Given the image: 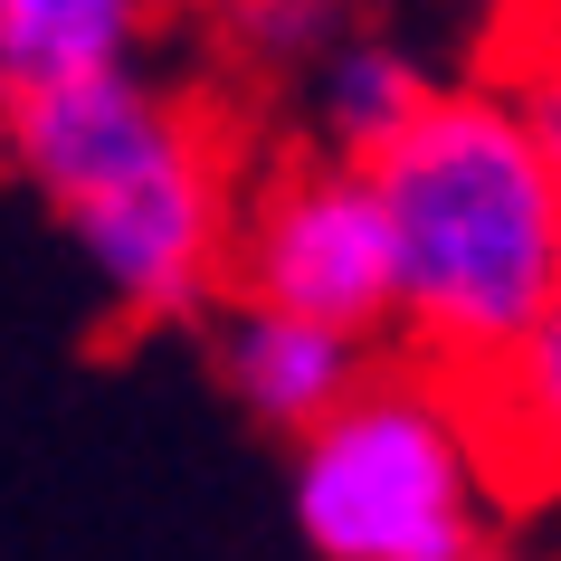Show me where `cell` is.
Wrapping results in <instances>:
<instances>
[{
	"mask_svg": "<svg viewBox=\"0 0 561 561\" xmlns=\"http://www.w3.org/2000/svg\"><path fill=\"white\" fill-rule=\"evenodd\" d=\"M0 162L30 181L124 324H191L229 296L238 152L201 95L95 67L10 95Z\"/></svg>",
	"mask_w": 561,
	"mask_h": 561,
	"instance_id": "6da1fadb",
	"label": "cell"
},
{
	"mask_svg": "<svg viewBox=\"0 0 561 561\" xmlns=\"http://www.w3.org/2000/svg\"><path fill=\"white\" fill-rule=\"evenodd\" d=\"M362 172L390 219V333L428 371L476 381L561 305V172L514 87H428Z\"/></svg>",
	"mask_w": 561,
	"mask_h": 561,
	"instance_id": "7a4b0ae2",
	"label": "cell"
},
{
	"mask_svg": "<svg viewBox=\"0 0 561 561\" xmlns=\"http://www.w3.org/2000/svg\"><path fill=\"white\" fill-rule=\"evenodd\" d=\"M485 467L467 381L428 362L362 371L314 428H296V533L314 561H467L495 495Z\"/></svg>",
	"mask_w": 561,
	"mask_h": 561,
	"instance_id": "3957f363",
	"label": "cell"
},
{
	"mask_svg": "<svg viewBox=\"0 0 561 561\" xmlns=\"http://www.w3.org/2000/svg\"><path fill=\"white\" fill-rule=\"evenodd\" d=\"M229 296L314 314L333 333H390V219L362 162L286 152L238 191L229 219Z\"/></svg>",
	"mask_w": 561,
	"mask_h": 561,
	"instance_id": "277c9868",
	"label": "cell"
},
{
	"mask_svg": "<svg viewBox=\"0 0 561 561\" xmlns=\"http://www.w3.org/2000/svg\"><path fill=\"white\" fill-rule=\"evenodd\" d=\"M209 353H219V381L238 390V410L257 419V428H286V438L314 428V419L371 371V343H362V333H333V324H314V314L248 305V296L209 305Z\"/></svg>",
	"mask_w": 561,
	"mask_h": 561,
	"instance_id": "5b68a950",
	"label": "cell"
},
{
	"mask_svg": "<svg viewBox=\"0 0 561 561\" xmlns=\"http://www.w3.org/2000/svg\"><path fill=\"white\" fill-rule=\"evenodd\" d=\"M162 0H0V95L124 67L152 38Z\"/></svg>",
	"mask_w": 561,
	"mask_h": 561,
	"instance_id": "8992f818",
	"label": "cell"
},
{
	"mask_svg": "<svg viewBox=\"0 0 561 561\" xmlns=\"http://www.w3.org/2000/svg\"><path fill=\"white\" fill-rule=\"evenodd\" d=\"M428 87H438V77H428L410 48L333 30L324 58H314V134H324V152H343V162H371V152L428 105Z\"/></svg>",
	"mask_w": 561,
	"mask_h": 561,
	"instance_id": "52a82bcc",
	"label": "cell"
},
{
	"mask_svg": "<svg viewBox=\"0 0 561 561\" xmlns=\"http://www.w3.org/2000/svg\"><path fill=\"white\" fill-rule=\"evenodd\" d=\"M467 400H476V428H485V457L504 476H542V457L561 438V305L476 371Z\"/></svg>",
	"mask_w": 561,
	"mask_h": 561,
	"instance_id": "ba28073f",
	"label": "cell"
},
{
	"mask_svg": "<svg viewBox=\"0 0 561 561\" xmlns=\"http://www.w3.org/2000/svg\"><path fill=\"white\" fill-rule=\"evenodd\" d=\"M219 30L266 67H314L324 38L343 30V0H219Z\"/></svg>",
	"mask_w": 561,
	"mask_h": 561,
	"instance_id": "9c48e42d",
	"label": "cell"
},
{
	"mask_svg": "<svg viewBox=\"0 0 561 561\" xmlns=\"http://www.w3.org/2000/svg\"><path fill=\"white\" fill-rule=\"evenodd\" d=\"M542 485H561V438H552V457H542Z\"/></svg>",
	"mask_w": 561,
	"mask_h": 561,
	"instance_id": "30bf717a",
	"label": "cell"
},
{
	"mask_svg": "<svg viewBox=\"0 0 561 561\" xmlns=\"http://www.w3.org/2000/svg\"><path fill=\"white\" fill-rule=\"evenodd\" d=\"M467 561H514V552H495V542H476V552H467Z\"/></svg>",
	"mask_w": 561,
	"mask_h": 561,
	"instance_id": "8fae6325",
	"label": "cell"
},
{
	"mask_svg": "<svg viewBox=\"0 0 561 561\" xmlns=\"http://www.w3.org/2000/svg\"><path fill=\"white\" fill-rule=\"evenodd\" d=\"M0 115H10V95H0Z\"/></svg>",
	"mask_w": 561,
	"mask_h": 561,
	"instance_id": "7c38bea8",
	"label": "cell"
},
{
	"mask_svg": "<svg viewBox=\"0 0 561 561\" xmlns=\"http://www.w3.org/2000/svg\"><path fill=\"white\" fill-rule=\"evenodd\" d=\"M552 172H561V162H552Z\"/></svg>",
	"mask_w": 561,
	"mask_h": 561,
	"instance_id": "4fadbf2b",
	"label": "cell"
}]
</instances>
